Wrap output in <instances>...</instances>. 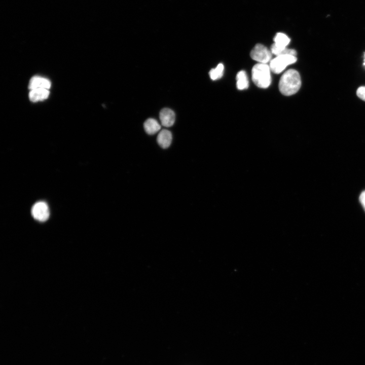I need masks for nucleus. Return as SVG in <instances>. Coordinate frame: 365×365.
Returning <instances> with one entry per match:
<instances>
[{
	"label": "nucleus",
	"instance_id": "10",
	"mask_svg": "<svg viewBox=\"0 0 365 365\" xmlns=\"http://www.w3.org/2000/svg\"><path fill=\"white\" fill-rule=\"evenodd\" d=\"M143 127L145 131L150 135L157 133L161 129L159 123L154 119H147L144 123Z\"/></svg>",
	"mask_w": 365,
	"mask_h": 365
},
{
	"label": "nucleus",
	"instance_id": "11",
	"mask_svg": "<svg viewBox=\"0 0 365 365\" xmlns=\"http://www.w3.org/2000/svg\"><path fill=\"white\" fill-rule=\"evenodd\" d=\"M237 87L239 90H244L248 87V80L244 70L238 72L236 76Z\"/></svg>",
	"mask_w": 365,
	"mask_h": 365
},
{
	"label": "nucleus",
	"instance_id": "15",
	"mask_svg": "<svg viewBox=\"0 0 365 365\" xmlns=\"http://www.w3.org/2000/svg\"><path fill=\"white\" fill-rule=\"evenodd\" d=\"M363 64L364 66H365V53H364V60H363Z\"/></svg>",
	"mask_w": 365,
	"mask_h": 365
},
{
	"label": "nucleus",
	"instance_id": "8",
	"mask_svg": "<svg viewBox=\"0 0 365 365\" xmlns=\"http://www.w3.org/2000/svg\"><path fill=\"white\" fill-rule=\"evenodd\" d=\"M172 139V136L170 131L166 129H163L159 133L157 141L162 148L167 149L170 145Z\"/></svg>",
	"mask_w": 365,
	"mask_h": 365
},
{
	"label": "nucleus",
	"instance_id": "14",
	"mask_svg": "<svg viewBox=\"0 0 365 365\" xmlns=\"http://www.w3.org/2000/svg\"><path fill=\"white\" fill-rule=\"evenodd\" d=\"M359 200L365 210V191L361 193L359 196Z\"/></svg>",
	"mask_w": 365,
	"mask_h": 365
},
{
	"label": "nucleus",
	"instance_id": "4",
	"mask_svg": "<svg viewBox=\"0 0 365 365\" xmlns=\"http://www.w3.org/2000/svg\"><path fill=\"white\" fill-rule=\"evenodd\" d=\"M272 53L264 45L258 44L250 52L251 58L262 63H267L271 60Z\"/></svg>",
	"mask_w": 365,
	"mask_h": 365
},
{
	"label": "nucleus",
	"instance_id": "2",
	"mask_svg": "<svg viewBox=\"0 0 365 365\" xmlns=\"http://www.w3.org/2000/svg\"><path fill=\"white\" fill-rule=\"evenodd\" d=\"M270 68L267 63H259L252 69V79L253 83L261 88H268L271 82Z\"/></svg>",
	"mask_w": 365,
	"mask_h": 365
},
{
	"label": "nucleus",
	"instance_id": "13",
	"mask_svg": "<svg viewBox=\"0 0 365 365\" xmlns=\"http://www.w3.org/2000/svg\"><path fill=\"white\" fill-rule=\"evenodd\" d=\"M356 94L359 98L365 101V86L359 87L357 90Z\"/></svg>",
	"mask_w": 365,
	"mask_h": 365
},
{
	"label": "nucleus",
	"instance_id": "3",
	"mask_svg": "<svg viewBox=\"0 0 365 365\" xmlns=\"http://www.w3.org/2000/svg\"><path fill=\"white\" fill-rule=\"evenodd\" d=\"M296 56L283 55L277 56L270 61L269 66L271 70L275 74L281 72L285 67L297 61Z\"/></svg>",
	"mask_w": 365,
	"mask_h": 365
},
{
	"label": "nucleus",
	"instance_id": "7",
	"mask_svg": "<svg viewBox=\"0 0 365 365\" xmlns=\"http://www.w3.org/2000/svg\"><path fill=\"white\" fill-rule=\"evenodd\" d=\"M159 117L161 124L165 127L172 126L175 121V114L170 108L162 109L160 112Z\"/></svg>",
	"mask_w": 365,
	"mask_h": 365
},
{
	"label": "nucleus",
	"instance_id": "9",
	"mask_svg": "<svg viewBox=\"0 0 365 365\" xmlns=\"http://www.w3.org/2000/svg\"><path fill=\"white\" fill-rule=\"evenodd\" d=\"M49 91L47 89H35L31 90L29 98L32 102H37L47 99L49 95Z\"/></svg>",
	"mask_w": 365,
	"mask_h": 365
},
{
	"label": "nucleus",
	"instance_id": "1",
	"mask_svg": "<svg viewBox=\"0 0 365 365\" xmlns=\"http://www.w3.org/2000/svg\"><path fill=\"white\" fill-rule=\"evenodd\" d=\"M301 85L299 73L295 69H290L282 75L279 82V89L283 95L290 96L296 93Z\"/></svg>",
	"mask_w": 365,
	"mask_h": 365
},
{
	"label": "nucleus",
	"instance_id": "5",
	"mask_svg": "<svg viewBox=\"0 0 365 365\" xmlns=\"http://www.w3.org/2000/svg\"><path fill=\"white\" fill-rule=\"evenodd\" d=\"M31 214L35 220L45 222L49 216V207L46 203L42 201L34 204L32 207Z\"/></svg>",
	"mask_w": 365,
	"mask_h": 365
},
{
	"label": "nucleus",
	"instance_id": "12",
	"mask_svg": "<svg viewBox=\"0 0 365 365\" xmlns=\"http://www.w3.org/2000/svg\"><path fill=\"white\" fill-rule=\"evenodd\" d=\"M224 68V65L220 63L215 68L211 69L209 72L210 79L212 80L220 79L223 75Z\"/></svg>",
	"mask_w": 365,
	"mask_h": 365
},
{
	"label": "nucleus",
	"instance_id": "6",
	"mask_svg": "<svg viewBox=\"0 0 365 365\" xmlns=\"http://www.w3.org/2000/svg\"><path fill=\"white\" fill-rule=\"evenodd\" d=\"M51 85V83L48 79L40 76H34L30 79L28 88L30 90L40 88L49 89Z\"/></svg>",
	"mask_w": 365,
	"mask_h": 365
}]
</instances>
